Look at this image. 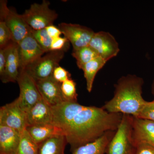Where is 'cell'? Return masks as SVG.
Masks as SVG:
<instances>
[{"label": "cell", "mask_w": 154, "mask_h": 154, "mask_svg": "<svg viewBox=\"0 0 154 154\" xmlns=\"http://www.w3.org/2000/svg\"><path fill=\"white\" fill-rule=\"evenodd\" d=\"M52 124L60 128L72 152L108 131H116L122 114L107 112L103 107L65 101L51 107Z\"/></svg>", "instance_id": "obj_1"}, {"label": "cell", "mask_w": 154, "mask_h": 154, "mask_svg": "<svg viewBox=\"0 0 154 154\" xmlns=\"http://www.w3.org/2000/svg\"><path fill=\"white\" fill-rule=\"evenodd\" d=\"M144 81L134 75L121 77L114 85L113 98L102 107L111 113H119L137 117L146 101L142 96Z\"/></svg>", "instance_id": "obj_2"}, {"label": "cell", "mask_w": 154, "mask_h": 154, "mask_svg": "<svg viewBox=\"0 0 154 154\" xmlns=\"http://www.w3.org/2000/svg\"><path fill=\"white\" fill-rule=\"evenodd\" d=\"M131 116L122 114V119L106 149V154H135L132 138Z\"/></svg>", "instance_id": "obj_3"}, {"label": "cell", "mask_w": 154, "mask_h": 154, "mask_svg": "<svg viewBox=\"0 0 154 154\" xmlns=\"http://www.w3.org/2000/svg\"><path fill=\"white\" fill-rule=\"evenodd\" d=\"M50 3L46 0H43L41 4L34 3L22 15L32 30H42L53 25L58 14L50 8Z\"/></svg>", "instance_id": "obj_4"}, {"label": "cell", "mask_w": 154, "mask_h": 154, "mask_svg": "<svg viewBox=\"0 0 154 154\" xmlns=\"http://www.w3.org/2000/svg\"><path fill=\"white\" fill-rule=\"evenodd\" d=\"M17 82L20 89V94L17 98L19 105L27 113L42 97L37 88L36 80L26 69H20Z\"/></svg>", "instance_id": "obj_5"}, {"label": "cell", "mask_w": 154, "mask_h": 154, "mask_svg": "<svg viewBox=\"0 0 154 154\" xmlns=\"http://www.w3.org/2000/svg\"><path fill=\"white\" fill-rule=\"evenodd\" d=\"M64 53L62 51H50L25 69L36 81L47 79L52 76L54 69L59 66Z\"/></svg>", "instance_id": "obj_6"}, {"label": "cell", "mask_w": 154, "mask_h": 154, "mask_svg": "<svg viewBox=\"0 0 154 154\" xmlns=\"http://www.w3.org/2000/svg\"><path fill=\"white\" fill-rule=\"evenodd\" d=\"M0 125L9 127L20 133L26 129L27 113L19 106L17 98L0 108Z\"/></svg>", "instance_id": "obj_7"}, {"label": "cell", "mask_w": 154, "mask_h": 154, "mask_svg": "<svg viewBox=\"0 0 154 154\" xmlns=\"http://www.w3.org/2000/svg\"><path fill=\"white\" fill-rule=\"evenodd\" d=\"M58 28L71 43L73 49L89 46L95 33L91 28L78 24L62 22L59 25Z\"/></svg>", "instance_id": "obj_8"}, {"label": "cell", "mask_w": 154, "mask_h": 154, "mask_svg": "<svg viewBox=\"0 0 154 154\" xmlns=\"http://www.w3.org/2000/svg\"><path fill=\"white\" fill-rule=\"evenodd\" d=\"M89 46L106 62L116 56L119 51L118 42L114 36L105 31L95 33Z\"/></svg>", "instance_id": "obj_9"}, {"label": "cell", "mask_w": 154, "mask_h": 154, "mask_svg": "<svg viewBox=\"0 0 154 154\" xmlns=\"http://www.w3.org/2000/svg\"><path fill=\"white\" fill-rule=\"evenodd\" d=\"M17 45L20 69L26 68L45 53L32 33Z\"/></svg>", "instance_id": "obj_10"}, {"label": "cell", "mask_w": 154, "mask_h": 154, "mask_svg": "<svg viewBox=\"0 0 154 154\" xmlns=\"http://www.w3.org/2000/svg\"><path fill=\"white\" fill-rule=\"evenodd\" d=\"M132 138L136 146L142 143L154 146V122L133 116Z\"/></svg>", "instance_id": "obj_11"}, {"label": "cell", "mask_w": 154, "mask_h": 154, "mask_svg": "<svg viewBox=\"0 0 154 154\" xmlns=\"http://www.w3.org/2000/svg\"><path fill=\"white\" fill-rule=\"evenodd\" d=\"M36 81L42 97L50 106L52 107L65 102L61 84L56 81L52 76Z\"/></svg>", "instance_id": "obj_12"}, {"label": "cell", "mask_w": 154, "mask_h": 154, "mask_svg": "<svg viewBox=\"0 0 154 154\" xmlns=\"http://www.w3.org/2000/svg\"><path fill=\"white\" fill-rule=\"evenodd\" d=\"M11 31L13 41L19 42L32 33L33 30L26 22L23 15L17 14L16 11L10 9L5 21Z\"/></svg>", "instance_id": "obj_13"}, {"label": "cell", "mask_w": 154, "mask_h": 154, "mask_svg": "<svg viewBox=\"0 0 154 154\" xmlns=\"http://www.w3.org/2000/svg\"><path fill=\"white\" fill-rule=\"evenodd\" d=\"M28 126L52 124L51 107L42 98L27 113Z\"/></svg>", "instance_id": "obj_14"}, {"label": "cell", "mask_w": 154, "mask_h": 154, "mask_svg": "<svg viewBox=\"0 0 154 154\" xmlns=\"http://www.w3.org/2000/svg\"><path fill=\"white\" fill-rule=\"evenodd\" d=\"M21 133L15 129L0 125V154H16Z\"/></svg>", "instance_id": "obj_15"}, {"label": "cell", "mask_w": 154, "mask_h": 154, "mask_svg": "<svg viewBox=\"0 0 154 154\" xmlns=\"http://www.w3.org/2000/svg\"><path fill=\"white\" fill-rule=\"evenodd\" d=\"M20 69L18 45L13 42L8 46L5 72L1 81L4 83L17 82Z\"/></svg>", "instance_id": "obj_16"}, {"label": "cell", "mask_w": 154, "mask_h": 154, "mask_svg": "<svg viewBox=\"0 0 154 154\" xmlns=\"http://www.w3.org/2000/svg\"><path fill=\"white\" fill-rule=\"evenodd\" d=\"M26 130L38 145L51 138L63 135L62 131L52 124L29 125Z\"/></svg>", "instance_id": "obj_17"}, {"label": "cell", "mask_w": 154, "mask_h": 154, "mask_svg": "<svg viewBox=\"0 0 154 154\" xmlns=\"http://www.w3.org/2000/svg\"><path fill=\"white\" fill-rule=\"evenodd\" d=\"M116 131H108L91 142L79 147L72 154H104Z\"/></svg>", "instance_id": "obj_18"}, {"label": "cell", "mask_w": 154, "mask_h": 154, "mask_svg": "<svg viewBox=\"0 0 154 154\" xmlns=\"http://www.w3.org/2000/svg\"><path fill=\"white\" fill-rule=\"evenodd\" d=\"M67 144L63 135L51 138L38 145V154H64Z\"/></svg>", "instance_id": "obj_19"}, {"label": "cell", "mask_w": 154, "mask_h": 154, "mask_svg": "<svg viewBox=\"0 0 154 154\" xmlns=\"http://www.w3.org/2000/svg\"><path fill=\"white\" fill-rule=\"evenodd\" d=\"M106 62V61L99 57L86 64L82 69L86 81L87 91L89 93L92 91L96 74Z\"/></svg>", "instance_id": "obj_20"}, {"label": "cell", "mask_w": 154, "mask_h": 154, "mask_svg": "<svg viewBox=\"0 0 154 154\" xmlns=\"http://www.w3.org/2000/svg\"><path fill=\"white\" fill-rule=\"evenodd\" d=\"M72 54L76 60L78 67L82 69L86 64L99 57L96 51L90 46L73 49Z\"/></svg>", "instance_id": "obj_21"}, {"label": "cell", "mask_w": 154, "mask_h": 154, "mask_svg": "<svg viewBox=\"0 0 154 154\" xmlns=\"http://www.w3.org/2000/svg\"><path fill=\"white\" fill-rule=\"evenodd\" d=\"M16 154H38V145L26 129L21 133V140Z\"/></svg>", "instance_id": "obj_22"}, {"label": "cell", "mask_w": 154, "mask_h": 154, "mask_svg": "<svg viewBox=\"0 0 154 154\" xmlns=\"http://www.w3.org/2000/svg\"><path fill=\"white\" fill-rule=\"evenodd\" d=\"M76 86V83L72 79H69L61 84V89L65 101L78 102V95Z\"/></svg>", "instance_id": "obj_23"}, {"label": "cell", "mask_w": 154, "mask_h": 154, "mask_svg": "<svg viewBox=\"0 0 154 154\" xmlns=\"http://www.w3.org/2000/svg\"><path fill=\"white\" fill-rule=\"evenodd\" d=\"M32 34L45 52L47 53L51 51L53 39L48 35L45 28L40 30H33Z\"/></svg>", "instance_id": "obj_24"}, {"label": "cell", "mask_w": 154, "mask_h": 154, "mask_svg": "<svg viewBox=\"0 0 154 154\" xmlns=\"http://www.w3.org/2000/svg\"><path fill=\"white\" fill-rule=\"evenodd\" d=\"M13 37L5 22H0V49L5 48L12 42Z\"/></svg>", "instance_id": "obj_25"}, {"label": "cell", "mask_w": 154, "mask_h": 154, "mask_svg": "<svg viewBox=\"0 0 154 154\" xmlns=\"http://www.w3.org/2000/svg\"><path fill=\"white\" fill-rule=\"evenodd\" d=\"M137 118L154 122V99L150 102H146Z\"/></svg>", "instance_id": "obj_26"}, {"label": "cell", "mask_w": 154, "mask_h": 154, "mask_svg": "<svg viewBox=\"0 0 154 154\" xmlns=\"http://www.w3.org/2000/svg\"><path fill=\"white\" fill-rule=\"evenodd\" d=\"M70 42L65 37H59L53 39L51 47V51L65 52L69 47Z\"/></svg>", "instance_id": "obj_27"}, {"label": "cell", "mask_w": 154, "mask_h": 154, "mask_svg": "<svg viewBox=\"0 0 154 154\" xmlns=\"http://www.w3.org/2000/svg\"><path fill=\"white\" fill-rule=\"evenodd\" d=\"M52 77L56 81L61 84L66 80L71 79V75L65 69L58 66L54 69Z\"/></svg>", "instance_id": "obj_28"}, {"label": "cell", "mask_w": 154, "mask_h": 154, "mask_svg": "<svg viewBox=\"0 0 154 154\" xmlns=\"http://www.w3.org/2000/svg\"><path fill=\"white\" fill-rule=\"evenodd\" d=\"M8 46L5 48L0 49V77L1 80L2 79L4 78L5 72Z\"/></svg>", "instance_id": "obj_29"}, {"label": "cell", "mask_w": 154, "mask_h": 154, "mask_svg": "<svg viewBox=\"0 0 154 154\" xmlns=\"http://www.w3.org/2000/svg\"><path fill=\"white\" fill-rule=\"evenodd\" d=\"M135 154H154V146L146 144H140L136 146Z\"/></svg>", "instance_id": "obj_30"}, {"label": "cell", "mask_w": 154, "mask_h": 154, "mask_svg": "<svg viewBox=\"0 0 154 154\" xmlns=\"http://www.w3.org/2000/svg\"><path fill=\"white\" fill-rule=\"evenodd\" d=\"M45 29L48 35L52 39L60 37V35L62 34L58 27H57L53 25L48 26Z\"/></svg>", "instance_id": "obj_31"}, {"label": "cell", "mask_w": 154, "mask_h": 154, "mask_svg": "<svg viewBox=\"0 0 154 154\" xmlns=\"http://www.w3.org/2000/svg\"><path fill=\"white\" fill-rule=\"evenodd\" d=\"M7 1L2 0L0 1V22H4L5 19L10 9L7 6Z\"/></svg>", "instance_id": "obj_32"}, {"label": "cell", "mask_w": 154, "mask_h": 154, "mask_svg": "<svg viewBox=\"0 0 154 154\" xmlns=\"http://www.w3.org/2000/svg\"><path fill=\"white\" fill-rule=\"evenodd\" d=\"M151 92L152 94L154 96V80L152 85Z\"/></svg>", "instance_id": "obj_33"}]
</instances>
